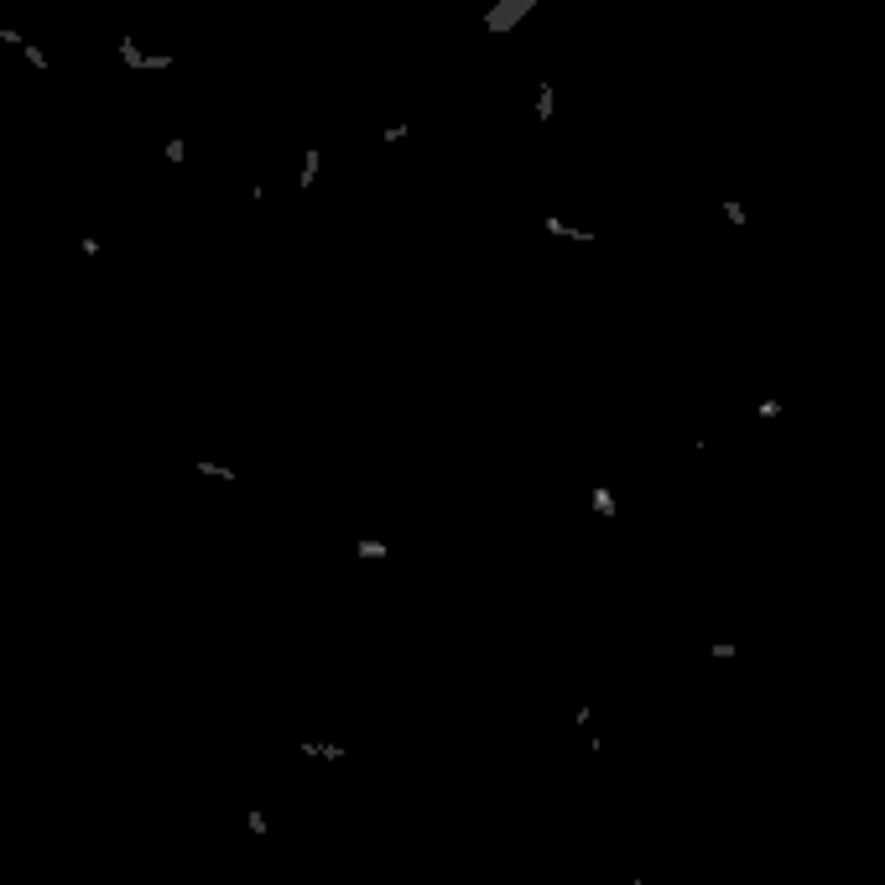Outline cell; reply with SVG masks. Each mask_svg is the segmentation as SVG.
Listing matches in <instances>:
<instances>
[{
  "instance_id": "3",
  "label": "cell",
  "mask_w": 885,
  "mask_h": 885,
  "mask_svg": "<svg viewBox=\"0 0 885 885\" xmlns=\"http://www.w3.org/2000/svg\"><path fill=\"white\" fill-rule=\"evenodd\" d=\"M589 506H594V510H599V516H604V521H610V516H614V510H620V506H614V495H610V490H604V484H594V490H589Z\"/></svg>"
},
{
  "instance_id": "2",
  "label": "cell",
  "mask_w": 885,
  "mask_h": 885,
  "mask_svg": "<svg viewBox=\"0 0 885 885\" xmlns=\"http://www.w3.org/2000/svg\"><path fill=\"white\" fill-rule=\"evenodd\" d=\"M547 235H563V240H579V245H594V229H573V225H563L557 214H547Z\"/></svg>"
},
{
  "instance_id": "1",
  "label": "cell",
  "mask_w": 885,
  "mask_h": 885,
  "mask_svg": "<svg viewBox=\"0 0 885 885\" xmlns=\"http://www.w3.org/2000/svg\"><path fill=\"white\" fill-rule=\"evenodd\" d=\"M537 6H542V0H500L495 11L484 16V32H490V37H500V32H516V26L526 21V16L537 11Z\"/></svg>"
},
{
  "instance_id": "7",
  "label": "cell",
  "mask_w": 885,
  "mask_h": 885,
  "mask_svg": "<svg viewBox=\"0 0 885 885\" xmlns=\"http://www.w3.org/2000/svg\"><path fill=\"white\" fill-rule=\"evenodd\" d=\"M313 177H318V152H307V172H302V188H313Z\"/></svg>"
},
{
  "instance_id": "5",
  "label": "cell",
  "mask_w": 885,
  "mask_h": 885,
  "mask_svg": "<svg viewBox=\"0 0 885 885\" xmlns=\"http://www.w3.org/2000/svg\"><path fill=\"white\" fill-rule=\"evenodd\" d=\"M724 219H729L734 229H745V225H750V214H745V203H740V198H724Z\"/></svg>"
},
{
  "instance_id": "6",
  "label": "cell",
  "mask_w": 885,
  "mask_h": 885,
  "mask_svg": "<svg viewBox=\"0 0 885 885\" xmlns=\"http://www.w3.org/2000/svg\"><path fill=\"white\" fill-rule=\"evenodd\" d=\"M781 412H787V406H781V402H776V396H766V402H760V406H756V417H760V422H776V417H781Z\"/></svg>"
},
{
  "instance_id": "4",
  "label": "cell",
  "mask_w": 885,
  "mask_h": 885,
  "mask_svg": "<svg viewBox=\"0 0 885 885\" xmlns=\"http://www.w3.org/2000/svg\"><path fill=\"white\" fill-rule=\"evenodd\" d=\"M552 110H557V94H552V83H542V94H537V120H552Z\"/></svg>"
}]
</instances>
